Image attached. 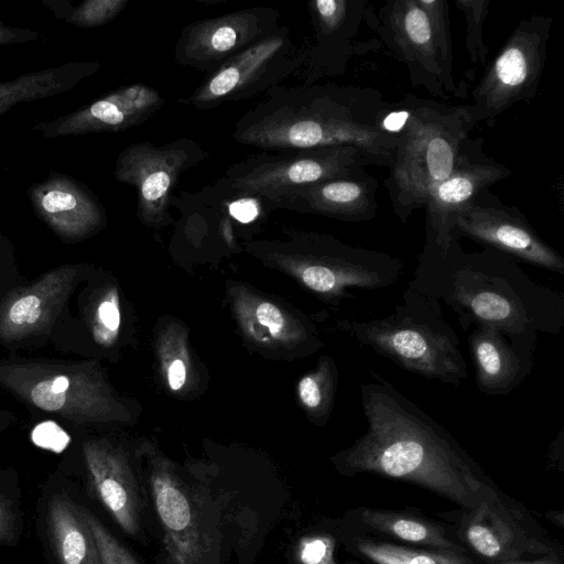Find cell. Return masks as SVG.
Wrapping results in <instances>:
<instances>
[{
  "mask_svg": "<svg viewBox=\"0 0 564 564\" xmlns=\"http://www.w3.org/2000/svg\"><path fill=\"white\" fill-rule=\"evenodd\" d=\"M360 386L366 432L332 460L347 477L370 473L408 481L456 503L476 506L495 486L453 435L370 370Z\"/></svg>",
  "mask_w": 564,
  "mask_h": 564,
  "instance_id": "6da1fadb",
  "label": "cell"
},
{
  "mask_svg": "<svg viewBox=\"0 0 564 564\" xmlns=\"http://www.w3.org/2000/svg\"><path fill=\"white\" fill-rule=\"evenodd\" d=\"M392 104L371 87L278 85L241 115L231 138L268 151L352 145L389 169L399 139L386 128Z\"/></svg>",
  "mask_w": 564,
  "mask_h": 564,
  "instance_id": "7a4b0ae2",
  "label": "cell"
},
{
  "mask_svg": "<svg viewBox=\"0 0 564 564\" xmlns=\"http://www.w3.org/2000/svg\"><path fill=\"white\" fill-rule=\"evenodd\" d=\"M408 283L451 307L465 332L487 325L558 335L564 326L561 291L534 282L495 249L466 251L455 234L442 251L422 249Z\"/></svg>",
  "mask_w": 564,
  "mask_h": 564,
  "instance_id": "3957f363",
  "label": "cell"
},
{
  "mask_svg": "<svg viewBox=\"0 0 564 564\" xmlns=\"http://www.w3.org/2000/svg\"><path fill=\"white\" fill-rule=\"evenodd\" d=\"M400 101L405 118L383 185L394 215L406 224L459 163L476 122L468 105L451 106L412 95Z\"/></svg>",
  "mask_w": 564,
  "mask_h": 564,
  "instance_id": "277c9868",
  "label": "cell"
},
{
  "mask_svg": "<svg viewBox=\"0 0 564 564\" xmlns=\"http://www.w3.org/2000/svg\"><path fill=\"white\" fill-rule=\"evenodd\" d=\"M339 328L360 345L425 379L458 387L468 378L460 340L444 318L441 303L410 283L391 314L343 321Z\"/></svg>",
  "mask_w": 564,
  "mask_h": 564,
  "instance_id": "5b68a950",
  "label": "cell"
},
{
  "mask_svg": "<svg viewBox=\"0 0 564 564\" xmlns=\"http://www.w3.org/2000/svg\"><path fill=\"white\" fill-rule=\"evenodd\" d=\"M365 21L390 54L401 62L413 86L443 99L465 98L466 85L453 75V41L446 0H392L375 10L366 6Z\"/></svg>",
  "mask_w": 564,
  "mask_h": 564,
  "instance_id": "8992f818",
  "label": "cell"
},
{
  "mask_svg": "<svg viewBox=\"0 0 564 564\" xmlns=\"http://www.w3.org/2000/svg\"><path fill=\"white\" fill-rule=\"evenodd\" d=\"M377 165L352 145L285 149L254 153L229 166L221 177L234 191L272 205L290 191L343 177Z\"/></svg>",
  "mask_w": 564,
  "mask_h": 564,
  "instance_id": "52a82bcc",
  "label": "cell"
},
{
  "mask_svg": "<svg viewBox=\"0 0 564 564\" xmlns=\"http://www.w3.org/2000/svg\"><path fill=\"white\" fill-rule=\"evenodd\" d=\"M449 523L467 554L484 564L564 555L529 510L496 485L476 506L459 509Z\"/></svg>",
  "mask_w": 564,
  "mask_h": 564,
  "instance_id": "ba28073f",
  "label": "cell"
},
{
  "mask_svg": "<svg viewBox=\"0 0 564 564\" xmlns=\"http://www.w3.org/2000/svg\"><path fill=\"white\" fill-rule=\"evenodd\" d=\"M552 18L532 14L521 20L471 91L473 120L491 128L517 102L535 97L547 56Z\"/></svg>",
  "mask_w": 564,
  "mask_h": 564,
  "instance_id": "9c48e42d",
  "label": "cell"
},
{
  "mask_svg": "<svg viewBox=\"0 0 564 564\" xmlns=\"http://www.w3.org/2000/svg\"><path fill=\"white\" fill-rule=\"evenodd\" d=\"M305 61V48L292 40L291 30L280 25L268 37L245 48L206 74L184 105L209 110L225 102L247 100L281 85L295 75Z\"/></svg>",
  "mask_w": 564,
  "mask_h": 564,
  "instance_id": "30bf717a",
  "label": "cell"
},
{
  "mask_svg": "<svg viewBox=\"0 0 564 564\" xmlns=\"http://www.w3.org/2000/svg\"><path fill=\"white\" fill-rule=\"evenodd\" d=\"M210 153L196 140L183 137L162 145L134 142L117 156L113 177L137 193L138 217L148 225L171 221L173 191L183 173L206 161Z\"/></svg>",
  "mask_w": 564,
  "mask_h": 564,
  "instance_id": "8fae6325",
  "label": "cell"
},
{
  "mask_svg": "<svg viewBox=\"0 0 564 564\" xmlns=\"http://www.w3.org/2000/svg\"><path fill=\"white\" fill-rule=\"evenodd\" d=\"M0 387L20 401L75 424L98 413V389L75 361L46 359L0 360Z\"/></svg>",
  "mask_w": 564,
  "mask_h": 564,
  "instance_id": "7c38bea8",
  "label": "cell"
},
{
  "mask_svg": "<svg viewBox=\"0 0 564 564\" xmlns=\"http://www.w3.org/2000/svg\"><path fill=\"white\" fill-rule=\"evenodd\" d=\"M86 270L82 264H63L11 290L0 300V344L18 348L51 339Z\"/></svg>",
  "mask_w": 564,
  "mask_h": 564,
  "instance_id": "4fadbf2b",
  "label": "cell"
},
{
  "mask_svg": "<svg viewBox=\"0 0 564 564\" xmlns=\"http://www.w3.org/2000/svg\"><path fill=\"white\" fill-rule=\"evenodd\" d=\"M453 234L554 273L564 274L563 256L531 226L520 209L508 206L489 189L462 208Z\"/></svg>",
  "mask_w": 564,
  "mask_h": 564,
  "instance_id": "5bb4252c",
  "label": "cell"
},
{
  "mask_svg": "<svg viewBox=\"0 0 564 564\" xmlns=\"http://www.w3.org/2000/svg\"><path fill=\"white\" fill-rule=\"evenodd\" d=\"M151 492L170 563L218 564L215 529L198 490L160 468L151 477Z\"/></svg>",
  "mask_w": 564,
  "mask_h": 564,
  "instance_id": "9a60e30c",
  "label": "cell"
},
{
  "mask_svg": "<svg viewBox=\"0 0 564 564\" xmlns=\"http://www.w3.org/2000/svg\"><path fill=\"white\" fill-rule=\"evenodd\" d=\"M281 13L272 7H251L194 21L183 28L174 46L176 64L209 74L245 48L271 35Z\"/></svg>",
  "mask_w": 564,
  "mask_h": 564,
  "instance_id": "2e32d148",
  "label": "cell"
},
{
  "mask_svg": "<svg viewBox=\"0 0 564 564\" xmlns=\"http://www.w3.org/2000/svg\"><path fill=\"white\" fill-rule=\"evenodd\" d=\"M482 143V138L469 139L454 171L430 194L425 205L423 249L444 250L453 237V220L457 213L480 193L512 174L508 166L484 152Z\"/></svg>",
  "mask_w": 564,
  "mask_h": 564,
  "instance_id": "e0dca14e",
  "label": "cell"
},
{
  "mask_svg": "<svg viewBox=\"0 0 564 564\" xmlns=\"http://www.w3.org/2000/svg\"><path fill=\"white\" fill-rule=\"evenodd\" d=\"M164 104L156 88L137 83L118 87L69 113L37 122L32 130L47 139L117 133L144 123Z\"/></svg>",
  "mask_w": 564,
  "mask_h": 564,
  "instance_id": "ac0fdd59",
  "label": "cell"
},
{
  "mask_svg": "<svg viewBox=\"0 0 564 564\" xmlns=\"http://www.w3.org/2000/svg\"><path fill=\"white\" fill-rule=\"evenodd\" d=\"M37 218L62 241L75 243L96 235L107 224L97 195L72 175L50 170L26 191Z\"/></svg>",
  "mask_w": 564,
  "mask_h": 564,
  "instance_id": "d6986e66",
  "label": "cell"
},
{
  "mask_svg": "<svg viewBox=\"0 0 564 564\" xmlns=\"http://www.w3.org/2000/svg\"><path fill=\"white\" fill-rule=\"evenodd\" d=\"M365 0H312L307 2L314 42L296 73L304 85L345 72L358 28L365 21Z\"/></svg>",
  "mask_w": 564,
  "mask_h": 564,
  "instance_id": "ffe728a7",
  "label": "cell"
},
{
  "mask_svg": "<svg viewBox=\"0 0 564 564\" xmlns=\"http://www.w3.org/2000/svg\"><path fill=\"white\" fill-rule=\"evenodd\" d=\"M467 343L478 390L486 395H507L530 376L538 334L482 325L475 327Z\"/></svg>",
  "mask_w": 564,
  "mask_h": 564,
  "instance_id": "44dd1931",
  "label": "cell"
},
{
  "mask_svg": "<svg viewBox=\"0 0 564 564\" xmlns=\"http://www.w3.org/2000/svg\"><path fill=\"white\" fill-rule=\"evenodd\" d=\"M378 186L377 180L362 170L296 187L279 198L272 209L286 208L350 223L368 221L375 218L378 210Z\"/></svg>",
  "mask_w": 564,
  "mask_h": 564,
  "instance_id": "7402d4cb",
  "label": "cell"
},
{
  "mask_svg": "<svg viewBox=\"0 0 564 564\" xmlns=\"http://www.w3.org/2000/svg\"><path fill=\"white\" fill-rule=\"evenodd\" d=\"M343 519L350 528L372 538L468 555L451 523L427 517L414 508L357 507L348 510Z\"/></svg>",
  "mask_w": 564,
  "mask_h": 564,
  "instance_id": "603a6c76",
  "label": "cell"
},
{
  "mask_svg": "<svg viewBox=\"0 0 564 564\" xmlns=\"http://www.w3.org/2000/svg\"><path fill=\"white\" fill-rule=\"evenodd\" d=\"M84 457L101 503L124 532L133 538L138 536L143 501L129 469L117 455L96 443L84 444Z\"/></svg>",
  "mask_w": 564,
  "mask_h": 564,
  "instance_id": "cb8c5ba5",
  "label": "cell"
},
{
  "mask_svg": "<svg viewBox=\"0 0 564 564\" xmlns=\"http://www.w3.org/2000/svg\"><path fill=\"white\" fill-rule=\"evenodd\" d=\"M100 68L98 61H73L0 80V117L19 104L69 91Z\"/></svg>",
  "mask_w": 564,
  "mask_h": 564,
  "instance_id": "d4e9b609",
  "label": "cell"
},
{
  "mask_svg": "<svg viewBox=\"0 0 564 564\" xmlns=\"http://www.w3.org/2000/svg\"><path fill=\"white\" fill-rule=\"evenodd\" d=\"M47 514L59 564H101L95 539L79 508L64 496H54Z\"/></svg>",
  "mask_w": 564,
  "mask_h": 564,
  "instance_id": "484cf974",
  "label": "cell"
},
{
  "mask_svg": "<svg viewBox=\"0 0 564 564\" xmlns=\"http://www.w3.org/2000/svg\"><path fill=\"white\" fill-rule=\"evenodd\" d=\"M343 540L352 555L368 564H478L466 554L422 549L372 538L350 528L345 521Z\"/></svg>",
  "mask_w": 564,
  "mask_h": 564,
  "instance_id": "4316f807",
  "label": "cell"
},
{
  "mask_svg": "<svg viewBox=\"0 0 564 564\" xmlns=\"http://www.w3.org/2000/svg\"><path fill=\"white\" fill-rule=\"evenodd\" d=\"M344 520H325L301 538L296 547L300 564H368L352 555L343 540Z\"/></svg>",
  "mask_w": 564,
  "mask_h": 564,
  "instance_id": "83f0119b",
  "label": "cell"
},
{
  "mask_svg": "<svg viewBox=\"0 0 564 564\" xmlns=\"http://www.w3.org/2000/svg\"><path fill=\"white\" fill-rule=\"evenodd\" d=\"M56 19L80 29L102 26L115 20L129 0H85L74 6L68 0H41Z\"/></svg>",
  "mask_w": 564,
  "mask_h": 564,
  "instance_id": "f1b7e54d",
  "label": "cell"
},
{
  "mask_svg": "<svg viewBox=\"0 0 564 564\" xmlns=\"http://www.w3.org/2000/svg\"><path fill=\"white\" fill-rule=\"evenodd\" d=\"M466 22V50L470 63L484 65L487 62L488 48L484 41V22L488 14L489 0H455Z\"/></svg>",
  "mask_w": 564,
  "mask_h": 564,
  "instance_id": "f546056e",
  "label": "cell"
},
{
  "mask_svg": "<svg viewBox=\"0 0 564 564\" xmlns=\"http://www.w3.org/2000/svg\"><path fill=\"white\" fill-rule=\"evenodd\" d=\"M335 375L333 365L326 362L317 373L305 376L300 380L299 395L306 408L312 411H325V405L332 401Z\"/></svg>",
  "mask_w": 564,
  "mask_h": 564,
  "instance_id": "4dcf8cb0",
  "label": "cell"
},
{
  "mask_svg": "<svg viewBox=\"0 0 564 564\" xmlns=\"http://www.w3.org/2000/svg\"><path fill=\"white\" fill-rule=\"evenodd\" d=\"M79 510L93 533L101 564H140L93 513L84 508Z\"/></svg>",
  "mask_w": 564,
  "mask_h": 564,
  "instance_id": "1f68e13d",
  "label": "cell"
},
{
  "mask_svg": "<svg viewBox=\"0 0 564 564\" xmlns=\"http://www.w3.org/2000/svg\"><path fill=\"white\" fill-rule=\"evenodd\" d=\"M20 273L14 247L0 230V300L19 285Z\"/></svg>",
  "mask_w": 564,
  "mask_h": 564,
  "instance_id": "d6a6232c",
  "label": "cell"
},
{
  "mask_svg": "<svg viewBox=\"0 0 564 564\" xmlns=\"http://www.w3.org/2000/svg\"><path fill=\"white\" fill-rule=\"evenodd\" d=\"M33 442L54 452L63 451L69 443L68 434L53 421H45L36 425L32 432Z\"/></svg>",
  "mask_w": 564,
  "mask_h": 564,
  "instance_id": "836d02e7",
  "label": "cell"
},
{
  "mask_svg": "<svg viewBox=\"0 0 564 564\" xmlns=\"http://www.w3.org/2000/svg\"><path fill=\"white\" fill-rule=\"evenodd\" d=\"M97 326L94 328L96 340H102V329L109 333L116 332L120 325V313L117 304L111 300H105L97 306Z\"/></svg>",
  "mask_w": 564,
  "mask_h": 564,
  "instance_id": "e575fe53",
  "label": "cell"
},
{
  "mask_svg": "<svg viewBox=\"0 0 564 564\" xmlns=\"http://www.w3.org/2000/svg\"><path fill=\"white\" fill-rule=\"evenodd\" d=\"M45 39L43 33L31 29L8 25L0 20V46L24 44Z\"/></svg>",
  "mask_w": 564,
  "mask_h": 564,
  "instance_id": "d590c367",
  "label": "cell"
},
{
  "mask_svg": "<svg viewBox=\"0 0 564 564\" xmlns=\"http://www.w3.org/2000/svg\"><path fill=\"white\" fill-rule=\"evenodd\" d=\"M256 314L260 324L269 327L273 336H278L284 325L280 310L271 303H262L258 306Z\"/></svg>",
  "mask_w": 564,
  "mask_h": 564,
  "instance_id": "8d00e7d4",
  "label": "cell"
},
{
  "mask_svg": "<svg viewBox=\"0 0 564 564\" xmlns=\"http://www.w3.org/2000/svg\"><path fill=\"white\" fill-rule=\"evenodd\" d=\"M15 512L11 501L0 492V544L8 541L14 530Z\"/></svg>",
  "mask_w": 564,
  "mask_h": 564,
  "instance_id": "74e56055",
  "label": "cell"
},
{
  "mask_svg": "<svg viewBox=\"0 0 564 564\" xmlns=\"http://www.w3.org/2000/svg\"><path fill=\"white\" fill-rule=\"evenodd\" d=\"M549 463L563 470V429L550 445Z\"/></svg>",
  "mask_w": 564,
  "mask_h": 564,
  "instance_id": "f35d334b",
  "label": "cell"
},
{
  "mask_svg": "<svg viewBox=\"0 0 564 564\" xmlns=\"http://www.w3.org/2000/svg\"><path fill=\"white\" fill-rule=\"evenodd\" d=\"M169 384L171 389L178 390L185 382V366L182 360H175L169 368Z\"/></svg>",
  "mask_w": 564,
  "mask_h": 564,
  "instance_id": "ab89813d",
  "label": "cell"
},
{
  "mask_svg": "<svg viewBox=\"0 0 564 564\" xmlns=\"http://www.w3.org/2000/svg\"><path fill=\"white\" fill-rule=\"evenodd\" d=\"M499 564H564V555L551 554L533 558L509 561Z\"/></svg>",
  "mask_w": 564,
  "mask_h": 564,
  "instance_id": "60d3db41",
  "label": "cell"
},
{
  "mask_svg": "<svg viewBox=\"0 0 564 564\" xmlns=\"http://www.w3.org/2000/svg\"><path fill=\"white\" fill-rule=\"evenodd\" d=\"M545 517L556 524L558 528L563 529L564 527V516L563 510L560 511H549L545 513Z\"/></svg>",
  "mask_w": 564,
  "mask_h": 564,
  "instance_id": "b9f144b4",
  "label": "cell"
},
{
  "mask_svg": "<svg viewBox=\"0 0 564 564\" xmlns=\"http://www.w3.org/2000/svg\"><path fill=\"white\" fill-rule=\"evenodd\" d=\"M13 420L9 412H0V423H10Z\"/></svg>",
  "mask_w": 564,
  "mask_h": 564,
  "instance_id": "7bdbcfd3",
  "label": "cell"
}]
</instances>
